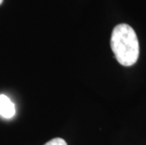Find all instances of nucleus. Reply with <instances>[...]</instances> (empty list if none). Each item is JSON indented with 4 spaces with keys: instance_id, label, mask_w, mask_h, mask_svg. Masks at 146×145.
I'll return each instance as SVG.
<instances>
[{
    "instance_id": "f257e3e1",
    "label": "nucleus",
    "mask_w": 146,
    "mask_h": 145,
    "mask_svg": "<svg viewBox=\"0 0 146 145\" xmlns=\"http://www.w3.org/2000/svg\"><path fill=\"white\" fill-rule=\"evenodd\" d=\"M110 46L117 61L123 66H132L139 55V45L135 30L129 24H120L113 28Z\"/></svg>"
},
{
    "instance_id": "f03ea898",
    "label": "nucleus",
    "mask_w": 146,
    "mask_h": 145,
    "mask_svg": "<svg viewBox=\"0 0 146 145\" xmlns=\"http://www.w3.org/2000/svg\"><path fill=\"white\" fill-rule=\"evenodd\" d=\"M15 113V105L7 95L0 94V116L5 119H11L14 117Z\"/></svg>"
},
{
    "instance_id": "7ed1b4c3",
    "label": "nucleus",
    "mask_w": 146,
    "mask_h": 145,
    "mask_svg": "<svg viewBox=\"0 0 146 145\" xmlns=\"http://www.w3.org/2000/svg\"><path fill=\"white\" fill-rule=\"evenodd\" d=\"M44 145H67V142L63 138H53V140H49L48 142H46Z\"/></svg>"
},
{
    "instance_id": "20e7f679",
    "label": "nucleus",
    "mask_w": 146,
    "mask_h": 145,
    "mask_svg": "<svg viewBox=\"0 0 146 145\" xmlns=\"http://www.w3.org/2000/svg\"><path fill=\"white\" fill-rule=\"evenodd\" d=\"M2 2H3V0H0V4H1Z\"/></svg>"
}]
</instances>
